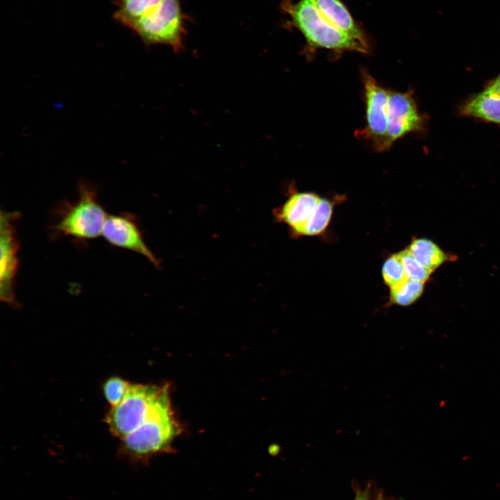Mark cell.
Segmentation results:
<instances>
[{
  "instance_id": "cell-7",
  "label": "cell",
  "mask_w": 500,
  "mask_h": 500,
  "mask_svg": "<svg viewBox=\"0 0 500 500\" xmlns=\"http://www.w3.org/2000/svg\"><path fill=\"white\" fill-rule=\"evenodd\" d=\"M366 106V126L360 135L372 143L375 150L386 151L389 91L380 85L366 70L361 72Z\"/></svg>"
},
{
  "instance_id": "cell-19",
  "label": "cell",
  "mask_w": 500,
  "mask_h": 500,
  "mask_svg": "<svg viewBox=\"0 0 500 500\" xmlns=\"http://www.w3.org/2000/svg\"><path fill=\"white\" fill-rule=\"evenodd\" d=\"M131 385L119 377H112L106 381L103 388V393L112 407L117 406L124 399Z\"/></svg>"
},
{
  "instance_id": "cell-11",
  "label": "cell",
  "mask_w": 500,
  "mask_h": 500,
  "mask_svg": "<svg viewBox=\"0 0 500 500\" xmlns=\"http://www.w3.org/2000/svg\"><path fill=\"white\" fill-rule=\"evenodd\" d=\"M313 1L322 17L333 26L357 40L369 43L365 32L340 0Z\"/></svg>"
},
{
  "instance_id": "cell-1",
  "label": "cell",
  "mask_w": 500,
  "mask_h": 500,
  "mask_svg": "<svg viewBox=\"0 0 500 500\" xmlns=\"http://www.w3.org/2000/svg\"><path fill=\"white\" fill-rule=\"evenodd\" d=\"M171 412L166 388L131 384L124 399L111 408L106 422L112 433L122 440L144 424Z\"/></svg>"
},
{
  "instance_id": "cell-13",
  "label": "cell",
  "mask_w": 500,
  "mask_h": 500,
  "mask_svg": "<svg viewBox=\"0 0 500 500\" xmlns=\"http://www.w3.org/2000/svg\"><path fill=\"white\" fill-rule=\"evenodd\" d=\"M424 268L432 272L446 260V254L430 240L415 239L406 249Z\"/></svg>"
},
{
  "instance_id": "cell-8",
  "label": "cell",
  "mask_w": 500,
  "mask_h": 500,
  "mask_svg": "<svg viewBox=\"0 0 500 500\" xmlns=\"http://www.w3.org/2000/svg\"><path fill=\"white\" fill-rule=\"evenodd\" d=\"M101 235L110 244L139 253L156 267L160 265V260L145 243L138 218L134 215L127 212L108 215Z\"/></svg>"
},
{
  "instance_id": "cell-5",
  "label": "cell",
  "mask_w": 500,
  "mask_h": 500,
  "mask_svg": "<svg viewBox=\"0 0 500 500\" xmlns=\"http://www.w3.org/2000/svg\"><path fill=\"white\" fill-rule=\"evenodd\" d=\"M178 432L172 412L144 424L122 439V450L135 459L149 458L169 451Z\"/></svg>"
},
{
  "instance_id": "cell-2",
  "label": "cell",
  "mask_w": 500,
  "mask_h": 500,
  "mask_svg": "<svg viewBox=\"0 0 500 500\" xmlns=\"http://www.w3.org/2000/svg\"><path fill=\"white\" fill-rule=\"evenodd\" d=\"M291 24L306 39L310 49H324L335 52L355 51L367 53L369 43L357 40L338 29L325 19L313 0L285 1L282 6Z\"/></svg>"
},
{
  "instance_id": "cell-20",
  "label": "cell",
  "mask_w": 500,
  "mask_h": 500,
  "mask_svg": "<svg viewBox=\"0 0 500 500\" xmlns=\"http://www.w3.org/2000/svg\"><path fill=\"white\" fill-rule=\"evenodd\" d=\"M486 88L500 95V74Z\"/></svg>"
},
{
  "instance_id": "cell-4",
  "label": "cell",
  "mask_w": 500,
  "mask_h": 500,
  "mask_svg": "<svg viewBox=\"0 0 500 500\" xmlns=\"http://www.w3.org/2000/svg\"><path fill=\"white\" fill-rule=\"evenodd\" d=\"M131 28L146 44L169 45L178 51L185 34L180 0H163Z\"/></svg>"
},
{
  "instance_id": "cell-16",
  "label": "cell",
  "mask_w": 500,
  "mask_h": 500,
  "mask_svg": "<svg viewBox=\"0 0 500 500\" xmlns=\"http://www.w3.org/2000/svg\"><path fill=\"white\" fill-rule=\"evenodd\" d=\"M423 290V283L408 278L399 286L390 289V301L392 304L407 306L415 302Z\"/></svg>"
},
{
  "instance_id": "cell-10",
  "label": "cell",
  "mask_w": 500,
  "mask_h": 500,
  "mask_svg": "<svg viewBox=\"0 0 500 500\" xmlns=\"http://www.w3.org/2000/svg\"><path fill=\"white\" fill-rule=\"evenodd\" d=\"M320 199L312 192H292L283 205L274 210V216L278 222L287 224L292 234L308 220Z\"/></svg>"
},
{
  "instance_id": "cell-6",
  "label": "cell",
  "mask_w": 500,
  "mask_h": 500,
  "mask_svg": "<svg viewBox=\"0 0 500 500\" xmlns=\"http://www.w3.org/2000/svg\"><path fill=\"white\" fill-rule=\"evenodd\" d=\"M19 217L15 211L0 212V300L15 308L20 306L15 293L19 247L15 222Z\"/></svg>"
},
{
  "instance_id": "cell-3",
  "label": "cell",
  "mask_w": 500,
  "mask_h": 500,
  "mask_svg": "<svg viewBox=\"0 0 500 500\" xmlns=\"http://www.w3.org/2000/svg\"><path fill=\"white\" fill-rule=\"evenodd\" d=\"M50 228L52 238L72 237L83 241L101 235L108 216L97 199V188L84 181L78 183V197L73 203L63 201L56 211Z\"/></svg>"
},
{
  "instance_id": "cell-21",
  "label": "cell",
  "mask_w": 500,
  "mask_h": 500,
  "mask_svg": "<svg viewBox=\"0 0 500 500\" xmlns=\"http://www.w3.org/2000/svg\"><path fill=\"white\" fill-rule=\"evenodd\" d=\"M368 496L367 490L360 491L356 494L354 500H368Z\"/></svg>"
},
{
  "instance_id": "cell-17",
  "label": "cell",
  "mask_w": 500,
  "mask_h": 500,
  "mask_svg": "<svg viewBox=\"0 0 500 500\" xmlns=\"http://www.w3.org/2000/svg\"><path fill=\"white\" fill-rule=\"evenodd\" d=\"M384 283L390 289L394 288L408 279L399 253L391 255L382 267Z\"/></svg>"
},
{
  "instance_id": "cell-15",
  "label": "cell",
  "mask_w": 500,
  "mask_h": 500,
  "mask_svg": "<svg viewBox=\"0 0 500 500\" xmlns=\"http://www.w3.org/2000/svg\"><path fill=\"white\" fill-rule=\"evenodd\" d=\"M333 211V203L321 198L308 220L292 233L294 236L317 235L328 226Z\"/></svg>"
},
{
  "instance_id": "cell-12",
  "label": "cell",
  "mask_w": 500,
  "mask_h": 500,
  "mask_svg": "<svg viewBox=\"0 0 500 500\" xmlns=\"http://www.w3.org/2000/svg\"><path fill=\"white\" fill-rule=\"evenodd\" d=\"M460 112L463 116L500 125V95L485 88L466 101L460 107Z\"/></svg>"
},
{
  "instance_id": "cell-14",
  "label": "cell",
  "mask_w": 500,
  "mask_h": 500,
  "mask_svg": "<svg viewBox=\"0 0 500 500\" xmlns=\"http://www.w3.org/2000/svg\"><path fill=\"white\" fill-rule=\"evenodd\" d=\"M163 0H121L115 17L131 28L136 22L149 14Z\"/></svg>"
},
{
  "instance_id": "cell-18",
  "label": "cell",
  "mask_w": 500,
  "mask_h": 500,
  "mask_svg": "<svg viewBox=\"0 0 500 500\" xmlns=\"http://www.w3.org/2000/svg\"><path fill=\"white\" fill-rule=\"evenodd\" d=\"M408 279L424 283L430 277L431 272L422 266L407 249L398 253Z\"/></svg>"
},
{
  "instance_id": "cell-9",
  "label": "cell",
  "mask_w": 500,
  "mask_h": 500,
  "mask_svg": "<svg viewBox=\"0 0 500 500\" xmlns=\"http://www.w3.org/2000/svg\"><path fill=\"white\" fill-rule=\"evenodd\" d=\"M424 124L411 92L389 91L386 151L406 134L422 131Z\"/></svg>"
}]
</instances>
